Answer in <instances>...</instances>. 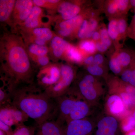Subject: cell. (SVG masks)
I'll return each instance as SVG.
<instances>
[{"instance_id":"7402d4cb","label":"cell","mask_w":135,"mask_h":135,"mask_svg":"<svg viewBox=\"0 0 135 135\" xmlns=\"http://www.w3.org/2000/svg\"><path fill=\"white\" fill-rule=\"evenodd\" d=\"M37 126H28L24 124L16 127L12 135H35Z\"/></svg>"},{"instance_id":"4316f807","label":"cell","mask_w":135,"mask_h":135,"mask_svg":"<svg viewBox=\"0 0 135 135\" xmlns=\"http://www.w3.org/2000/svg\"><path fill=\"white\" fill-rule=\"evenodd\" d=\"M98 26V20L96 18H90L89 20L88 27L85 39H89L91 38L93 33L96 31Z\"/></svg>"},{"instance_id":"e575fe53","label":"cell","mask_w":135,"mask_h":135,"mask_svg":"<svg viewBox=\"0 0 135 135\" xmlns=\"http://www.w3.org/2000/svg\"><path fill=\"white\" fill-rule=\"evenodd\" d=\"M0 130H2L5 132L7 135H12L14 131L12 130L11 127H10L1 121H0Z\"/></svg>"},{"instance_id":"4dcf8cb0","label":"cell","mask_w":135,"mask_h":135,"mask_svg":"<svg viewBox=\"0 0 135 135\" xmlns=\"http://www.w3.org/2000/svg\"><path fill=\"white\" fill-rule=\"evenodd\" d=\"M31 58L33 59L36 65L40 68V69L50 64L49 59L47 55L36 57Z\"/></svg>"},{"instance_id":"f546056e","label":"cell","mask_w":135,"mask_h":135,"mask_svg":"<svg viewBox=\"0 0 135 135\" xmlns=\"http://www.w3.org/2000/svg\"><path fill=\"white\" fill-rule=\"evenodd\" d=\"M88 25L89 21L84 19L77 32V36L78 38L81 40H85Z\"/></svg>"},{"instance_id":"52a82bcc","label":"cell","mask_w":135,"mask_h":135,"mask_svg":"<svg viewBox=\"0 0 135 135\" xmlns=\"http://www.w3.org/2000/svg\"><path fill=\"white\" fill-rule=\"evenodd\" d=\"M92 129L91 123L84 120H73L69 122L64 129V135H87Z\"/></svg>"},{"instance_id":"d6a6232c","label":"cell","mask_w":135,"mask_h":135,"mask_svg":"<svg viewBox=\"0 0 135 135\" xmlns=\"http://www.w3.org/2000/svg\"><path fill=\"white\" fill-rule=\"evenodd\" d=\"M122 98L126 105H131L135 103L134 99L129 94L126 93H122L121 94Z\"/></svg>"},{"instance_id":"ffe728a7","label":"cell","mask_w":135,"mask_h":135,"mask_svg":"<svg viewBox=\"0 0 135 135\" xmlns=\"http://www.w3.org/2000/svg\"><path fill=\"white\" fill-rule=\"evenodd\" d=\"M107 104L110 111L114 114L120 113L124 109L122 100L120 97L117 95H113L110 97Z\"/></svg>"},{"instance_id":"b9f144b4","label":"cell","mask_w":135,"mask_h":135,"mask_svg":"<svg viewBox=\"0 0 135 135\" xmlns=\"http://www.w3.org/2000/svg\"><path fill=\"white\" fill-rule=\"evenodd\" d=\"M91 38L95 42L99 41L101 40V35L99 31H95L92 34Z\"/></svg>"},{"instance_id":"ba28073f","label":"cell","mask_w":135,"mask_h":135,"mask_svg":"<svg viewBox=\"0 0 135 135\" xmlns=\"http://www.w3.org/2000/svg\"><path fill=\"white\" fill-rule=\"evenodd\" d=\"M63 126L55 119L49 120L37 126L35 135H64Z\"/></svg>"},{"instance_id":"7bdbcfd3","label":"cell","mask_w":135,"mask_h":135,"mask_svg":"<svg viewBox=\"0 0 135 135\" xmlns=\"http://www.w3.org/2000/svg\"><path fill=\"white\" fill-rule=\"evenodd\" d=\"M129 83L132 86H135V70L132 71V75Z\"/></svg>"},{"instance_id":"9a60e30c","label":"cell","mask_w":135,"mask_h":135,"mask_svg":"<svg viewBox=\"0 0 135 135\" xmlns=\"http://www.w3.org/2000/svg\"><path fill=\"white\" fill-rule=\"evenodd\" d=\"M16 1H0V21L1 23H9Z\"/></svg>"},{"instance_id":"bcb514c9","label":"cell","mask_w":135,"mask_h":135,"mask_svg":"<svg viewBox=\"0 0 135 135\" xmlns=\"http://www.w3.org/2000/svg\"><path fill=\"white\" fill-rule=\"evenodd\" d=\"M128 135H135V131H133L130 132Z\"/></svg>"},{"instance_id":"44dd1931","label":"cell","mask_w":135,"mask_h":135,"mask_svg":"<svg viewBox=\"0 0 135 135\" xmlns=\"http://www.w3.org/2000/svg\"><path fill=\"white\" fill-rule=\"evenodd\" d=\"M114 54L118 62L122 67L127 66L134 59L131 53L126 51H119Z\"/></svg>"},{"instance_id":"277c9868","label":"cell","mask_w":135,"mask_h":135,"mask_svg":"<svg viewBox=\"0 0 135 135\" xmlns=\"http://www.w3.org/2000/svg\"><path fill=\"white\" fill-rule=\"evenodd\" d=\"M60 65L49 64L40 69L37 78L38 84L43 89L54 85L58 81L60 77Z\"/></svg>"},{"instance_id":"9c48e42d","label":"cell","mask_w":135,"mask_h":135,"mask_svg":"<svg viewBox=\"0 0 135 135\" xmlns=\"http://www.w3.org/2000/svg\"><path fill=\"white\" fill-rule=\"evenodd\" d=\"M95 79L91 75L84 76L78 84L79 90L83 96L89 100L96 98L97 92L94 88Z\"/></svg>"},{"instance_id":"836d02e7","label":"cell","mask_w":135,"mask_h":135,"mask_svg":"<svg viewBox=\"0 0 135 135\" xmlns=\"http://www.w3.org/2000/svg\"><path fill=\"white\" fill-rule=\"evenodd\" d=\"M135 127V118L131 117L129 119L127 124L123 126V129L124 131H128L133 129Z\"/></svg>"},{"instance_id":"7dc6e473","label":"cell","mask_w":135,"mask_h":135,"mask_svg":"<svg viewBox=\"0 0 135 135\" xmlns=\"http://www.w3.org/2000/svg\"><path fill=\"white\" fill-rule=\"evenodd\" d=\"M107 135H114V133H110V134H108Z\"/></svg>"},{"instance_id":"484cf974","label":"cell","mask_w":135,"mask_h":135,"mask_svg":"<svg viewBox=\"0 0 135 135\" xmlns=\"http://www.w3.org/2000/svg\"><path fill=\"white\" fill-rule=\"evenodd\" d=\"M127 20L125 18H117V27L120 39L125 37L128 28Z\"/></svg>"},{"instance_id":"7a4b0ae2","label":"cell","mask_w":135,"mask_h":135,"mask_svg":"<svg viewBox=\"0 0 135 135\" xmlns=\"http://www.w3.org/2000/svg\"><path fill=\"white\" fill-rule=\"evenodd\" d=\"M11 102L12 105L35 121L37 126L55 119V100L34 83L15 89L11 95Z\"/></svg>"},{"instance_id":"d590c367","label":"cell","mask_w":135,"mask_h":135,"mask_svg":"<svg viewBox=\"0 0 135 135\" xmlns=\"http://www.w3.org/2000/svg\"><path fill=\"white\" fill-rule=\"evenodd\" d=\"M132 71V70H126L121 76L122 80L124 82H129L131 79Z\"/></svg>"},{"instance_id":"ee69618b","label":"cell","mask_w":135,"mask_h":135,"mask_svg":"<svg viewBox=\"0 0 135 135\" xmlns=\"http://www.w3.org/2000/svg\"><path fill=\"white\" fill-rule=\"evenodd\" d=\"M129 3H130V6L135 8V0L129 1Z\"/></svg>"},{"instance_id":"f6af8a7d","label":"cell","mask_w":135,"mask_h":135,"mask_svg":"<svg viewBox=\"0 0 135 135\" xmlns=\"http://www.w3.org/2000/svg\"><path fill=\"white\" fill-rule=\"evenodd\" d=\"M0 135H7L4 131L1 130H0Z\"/></svg>"},{"instance_id":"cb8c5ba5","label":"cell","mask_w":135,"mask_h":135,"mask_svg":"<svg viewBox=\"0 0 135 135\" xmlns=\"http://www.w3.org/2000/svg\"><path fill=\"white\" fill-rule=\"evenodd\" d=\"M34 5L41 8H46L49 9H57L61 2L58 0H34Z\"/></svg>"},{"instance_id":"83f0119b","label":"cell","mask_w":135,"mask_h":135,"mask_svg":"<svg viewBox=\"0 0 135 135\" xmlns=\"http://www.w3.org/2000/svg\"><path fill=\"white\" fill-rule=\"evenodd\" d=\"M99 32L101 35L100 41L109 48L112 45V41L109 36L107 29L104 27L100 29Z\"/></svg>"},{"instance_id":"8992f818","label":"cell","mask_w":135,"mask_h":135,"mask_svg":"<svg viewBox=\"0 0 135 135\" xmlns=\"http://www.w3.org/2000/svg\"><path fill=\"white\" fill-rule=\"evenodd\" d=\"M45 17L42 8L34 5L29 16L20 27L26 31L38 27H45L44 25L45 23L43 20Z\"/></svg>"},{"instance_id":"74e56055","label":"cell","mask_w":135,"mask_h":135,"mask_svg":"<svg viewBox=\"0 0 135 135\" xmlns=\"http://www.w3.org/2000/svg\"><path fill=\"white\" fill-rule=\"evenodd\" d=\"M104 62V57L101 54H97L94 56V62L93 64L100 66Z\"/></svg>"},{"instance_id":"8fae6325","label":"cell","mask_w":135,"mask_h":135,"mask_svg":"<svg viewBox=\"0 0 135 135\" xmlns=\"http://www.w3.org/2000/svg\"><path fill=\"white\" fill-rule=\"evenodd\" d=\"M118 123L115 118L108 116L103 118L98 125L97 135H107L114 133L117 129Z\"/></svg>"},{"instance_id":"d6986e66","label":"cell","mask_w":135,"mask_h":135,"mask_svg":"<svg viewBox=\"0 0 135 135\" xmlns=\"http://www.w3.org/2000/svg\"><path fill=\"white\" fill-rule=\"evenodd\" d=\"M78 49L83 55H92L96 52V43L92 40L85 39L80 42Z\"/></svg>"},{"instance_id":"e0dca14e","label":"cell","mask_w":135,"mask_h":135,"mask_svg":"<svg viewBox=\"0 0 135 135\" xmlns=\"http://www.w3.org/2000/svg\"><path fill=\"white\" fill-rule=\"evenodd\" d=\"M26 48L31 58L47 55L49 52L48 48L46 46H41L33 43H29Z\"/></svg>"},{"instance_id":"5bb4252c","label":"cell","mask_w":135,"mask_h":135,"mask_svg":"<svg viewBox=\"0 0 135 135\" xmlns=\"http://www.w3.org/2000/svg\"><path fill=\"white\" fill-rule=\"evenodd\" d=\"M89 108L86 103L83 101L77 100L72 110L70 113L67 122L82 119L87 116Z\"/></svg>"},{"instance_id":"4fadbf2b","label":"cell","mask_w":135,"mask_h":135,"mask_svg":"<svg viewBox=\"0 0 135 135\" xmlns=\"http://www.w3.org/2000/svg\"><path fill=\"white\" fill-rule=\"evenodd\" d=\"M71 44L60 36H55L51 41V47L53 56L59 58L64 56Z\"/></svg>"},{"instance_id":"603a6c76","label":"cell","mask_w":135,"mask_h":135,"mask_svg":"<svg viewBox=\"0 0 135 135\" xmlns=\"http://www.w3.org/2000/svg\"><path fill=\"white\" fill-rule=\"evenodd\" d=\"M107 30L112 40L116 42L119 40L120 37L117 27V18H113L110 20Z\"/></svg>"},{"instance_id":"8d00e7d4","label":"cell","mask_w":135,"mask_h":135,"mask_svg":"<svg viewBox=\"0 0 135 135\" xmlns=\"http://www.w3.org/2000/svg\"><path fill=\"white\" fill-rule=\"evenodd\" d=\"M128 33L131 38L135 40V13L131 24L128 29Z\"/></svg>"},{"instance_id":"f1b7e54d","label":"cell","mask_w":135,"mask_h":135,"mask_svg":"<svg viewBox=\"0 0 135 135\" xmlns=\"http://www.w3.org/2000/svg\"><path fill=\"white\" fill-rule=\"evenodd\" d=\"M109 66L111 71L115 74H119L121 71L122 66L118 62L114 53L110 59Z\"/></svg>"},{"instance_id":"ac0fdd59","label":"cell","mask_w":135,"mask_h":135,"mask_svg":"<svg viewBox=\"0 0 135 135\" xmlns=\"http://www.w3.org/2000/svg\"><path fill=\"white\" fill-rule=\"evenodd\" d=\"M64 56L71 62L77 63L83 62L84 58L79 49L71 44L66 51Z\"/></svg>"},{"instance_id":"60d3db41","label":"cell","mask_w":135,"mask_h":135,"mask_svg":"<svg viewBox=\"0 0 135 135\" xmlns=\"http://www.w3.org/2000/svg\"><path fill=\"white\" fill-rule=\"evenodd\" d=\"M94 62V56L92 55L88 56L84 58L83 62L88 66L93 64Z\"/></svg>"},{"instance_id":"5b68a950","label":"cell","mask_w":135,"mask_h":135,"mask_svg":"<svg viewBox=\"0 0 135 135\" xmlns=\"http://www.w3.org/2000/svg\"><path fill=\"white\" fill-rule=\"evenodd\" d=\"M33 7V1H16L11 18V23L14 26H21L29 16Z\"/></svg>"},{"instance_id":"c3c4849f","label":"cell","mask_w":135,"mask_h":135,"mask_svg":"<svg viewBox=\"0 0 135 135\" xmlns=\"http://www.w3.org/2000/svg\"><path fill=\"white\" fill-rule=\"evenodd\" d=\"M134 118H135V111L134 113Z\"/></svg>"},{"instance_id":"ab89813d","label":"cell","mask_w":135,"mask_h":135,"mask_svg":"<svg viewBox=\"0 0 135 135\" xmlns=\"http://www.w3.org/2000/svg\"><path fill=\"white\" fill-rule=\"evenodd\" d=\"M126 92L127 94L130 95L135 101V88L132 85H129L126 88Z\"/></svg>"},{"instance_id":"d4e9b609","label":"cell","mask_w":135,"mask_h":135,"mask_svg":"<svg viewBox=\"0 0 135 135\" xmlns=\"http://www.w3.org/2000/svg\"><path fill=\"white\" fill-rule=\"evenodd\" d=\"M106 11L107 14L111 16H116L120 14L119 10L118 0L108 2L106 5Z\"/></svg>"},{"instance_id":"6da1fadb","label":"cell","mask_w":135,"mask_h":135,"mask_svg":"<svg viewBox=\"0 0 135 135\" xmlns=\"http://www.w3.org/2000/svg\"><path fill=\"white\" fill-rule=\"evenodd\" d=\"M23 38L5 33L1 38L2 79L12 91L18 87L34 83L35 71Z\"/></svg>"},{"instance_id":"3957f363","label":"cell","mask_w":135,"mask_h":135,"mask_svg":"<svg viewBox=\"0 0 135 135\" xmlns=\"http://www.w3.org/2000/svg\"><path fill=\"white\" fill-rule=\"evenodd\" d=\"M60 77L56 83L44 89L51 97L56 98L65 95L74 79L75 73L73 68L69 65H60Z\"/></svg>"},{"instance_id":"7c38bea8","label":"cell","mask_w":135,"mask_h":135,"mask_svg":"<svg viewBox=\"0 0 135 135\" xmlns=\"http://www.w3.org/2000/svg\"><path fill=\"white\" fill-rule=\"evenodd\" d=\"M84 19V16L79 15L68 20H62L59 23L58 29L64 30L72 35L77 32Z\"/></svg>"},{"instance_id":"1f68e13d","label":"cell","mask_w":135,"mask_h":135,"mask_svg":"<svg viewBox=\"0 0 135 135\" xmlns=\"http://www.w3.org/2000/svg\"><path fill=\"white\" fill-rule=\"evenodd\" d=\"M87 71L91 75L100 76L103 74L104 71L99 65L92 64L88 66Z\"/></svg>"},{"instance_id":"2e32d148","label":"cell","mask_w":135,"mask_h":135,"mask_svg":"<svg viewBox=\"0 0 135 135\" xmlns=\"http://www.w3.org/2000/svg\"><path fill=\"white\" fill-rule=\"evenodd\" d=\"M26 31L30 32L31 40L38 39L47 42L51 41L54 36L52 31L47 27H38Z\"/></svg>"},{"instance_id":"f35d334b","label":"cell","mask_w":135,"mask_h":135,"mask_svg":"<svg viewBox=\"0 0 135 135\" xmlns=\"http://www.w3.org/2000/svg\"><path fill=\"white\" fill-rule=\"evenodd\" d=\"M95 43L97 50L101 53L105 52L109 49L105 45H104L100 41L95 42Z\"/></svg>"},{"instance_id":"30bf717a","label":"cell","mask_w":135,"mask_h":135,"mask_svg":"<svg viewBox=\"0 0 135 135\" xmlns=\"http://www.w3.org/2000/svg\"><path fill=\"white\" fill-rule=\"evenodd\" d=\"M57 10L63 20H66L79 15L81 8L79 5L71 2H61Z\"/></svg>"}]
</instances>
